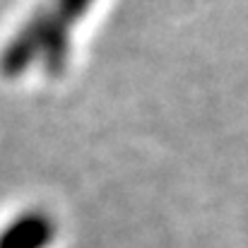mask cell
Listing matches in <instances>:
<instances>
[{"label": "cell", "instance_id": "1", "mask_svg": "<svg viewBox=\"0 0 248 248\" xmlns=\"http://www.w3.org/2000/svg\"><path fill=\"white\" fill-rule=\"evenodd\" d=\"M53 236V224L46 215L29 212L15 219L2 234L0 248H44Z\"/></svg>", "mask_w": 248, "mask_h": 248}]
</instances>
